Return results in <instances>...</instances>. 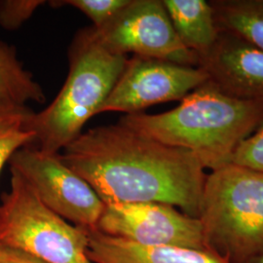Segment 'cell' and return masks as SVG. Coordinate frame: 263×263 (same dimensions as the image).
Returning a JSON list of instances; mask_svg holds the SVG:
<instances>
[{
	"label": "cell",
	"instance_id": "cell-9",
	"mask_svg": "<svg viewBox=\"0 0 263 263\" xmlns=\"http://www.w3.org/2000/svg\"><path fill=\"white\" fill-rule=\"evenodd\" d=\"M96 230L145 247L209 250L197 217L161 203H104Z\"/></svg>",
	"mask_w": 263,
	"mask_h": 263
},
{
	"label": "cell",
	"instance_id": "cell-16",
	"mask_svg": "<svg viewBox=\"0 0 263 263\" xmlns=\"http://www.w3.org/2000/svg\"><path fill=\"white\" fill-rule=\"evenodd\" d=\"M129 1L130 0H64L51 1L50 5L56 7L63 5L72 6L91 20L95 28H100L112 19Z\"/></svg>",
	"mask_w": 263,
	"mask_h": 263
},
{
	"label": "cell",
	"instance_id": "cell-8",
	"mask_svg": "<svg viewBox=\"0 0 263 263\" xmlns=\"http://www.w3.org/2000/svg\"><path fill=\"white\" fill-rule=\"evenodd\" d=\"M207 81L199 66L133 56L98 114H135L155 104L181 101Z\"/></svg>",
	"mask_w": 263,
	"mask_h": 263
},
{
	"label": "cell",
	"instance_id": "cell-15",
	"mask_svg": "<svg viewBox=\"0 0 263 263\" xmlns=\"http://www.w3.org/2000/svg\"><path fill=\"white\" fill-rule=\"evenodd\" d=\"M32 112L28 108L0 117V172L16 151L34 141V133L26 128V120Z\"/></svg>",
	"mask_w": 263,
	"mask_h": 263
},
{
	"label": "cell",
	"instance_id": "cell-10",
	"mask_svg": "<svg viewBox=\"0 0 263 263\" xmlns=\"http://www.w3.org/2000/svg\"><path fill=\"white\" fill-rule=\"evenodd\" d=\"M208 81L234 99L263 105V49L226 31L199 57Z\"/></svg>",
	"mask_w": 263,
	"mask_h": 263
},
{
	"label": "cell",
	"instance_id": "cell-4",
	"mask_svg": "<svg viewBox=\"0 0 263 263\" xmlns=\"http://www.w3.org/2000/svg\"><path fill=\"white\" fill-rule=\"evenodd\" d=\"M198 219L208 249L230 263L263 254V172L232 163L211 171Z\"/></svg>",
	"mask_w": 263,
	"mask_h": 263
},
{
	"label": "cell",
	"instance_id": "cell-17",
	"mask_svg": "<svg viewBox=\"0 0 263 263\" xmlns=\"http://www.w3.org/2000/svg\"><path fill=\"white\" fill-rule=\"evenodd\" d=\"M44 3L42 0L0 1V27L8 30L18 29Z\"/></svg>",
	"mask_w": 263,
	"mask_h": 263
},
{
	"label": "cell",
	"instance_id": "cell-2",
	"mask_svg": "<svg viewBox=\"0 0 263 263\" xmlns=\"http://www.w3.org/2000/svg\"><path fill=\"white\" fill-rule=\"evenodd\" d=\"M263 122V105L234 99L210 81L158 114L124 115L118 124L191 152L211 171L230 163L238 146Z\"/></svg>",
	"mask_w": 263,
	"mask_h": 263
},
{
	"label": "cell",
	"instance_id": "cell-6",
	"mask_svg": "<svg viewBox=\"0 0 263 263\" xmlns=\"http://www.w3.org/2000/svg\"><path fill=\"white\" fill-rule=\"evenodd\" d=\"M10 171L28 182L42 203L68 222L94 230L104 212V201L92 186L61 158L32 145L16 151Z\"/></svg>",
	"mask_w": 263,
	"mask_h": 263
},
{
	"label": "cell",
	"instance_id": "cell-14",
	"mask_svg": "<svg viewBox=\"0 0 263 263\" xmlns=\"http://www.w3.org/2000/svg\"><path fill=\"white\" fill-rule=\"evenodd\" d=\"M220 31L263 49V0L211 1Z\"/></svg>",
	"mask_w": 263,
	"mask_h": 263
},
{
	"label": "cell",
	"instance_id": "cell-21",
	"mask_svg": "<svg viewBox=\"0 0 263 263\" xmlns=\"http://www.w3.org/2000/svg\"><path fill=\"white\" fill-rule=\"evenodd\" d=\"M249 263H263V254H261L260 256L254 258V260H252L251 262Z\"/></svg>",
	"mask_w": 263,
	"mask_h": 263
},
{
	"label": "cell",
	"instance_id": "cell-7",
	"mask_svg": "<svg viewBox=\"0 0 263 263\" xmlns=\"http://www.w3.org/2000/svg\"><path fill=\"white\" fill-rule=\"evenodd\" d=\"M92 28L99 42L113 54L198 66L197 55L180 41L163 0H130L104 27Z\"/></svg>",
	"mask_w": 263,
	"mask_h": 263
},
{
	"label": "cell",
	"instance_id": "cell-19",
	"mask_svg": "<svg viewBox=\"0 0 263 263\" xmlns=\"http://www.w3.org/2000/svg\"><path fill=\"white\" fill-rule=\"evenodd\" d=\"M0 263H46L19 250L0 245Z\"/></svg>",
	"mask_w": 263,
	"mask_h": 263
},
{
	"label": "cell",
	"instance_id": "cell-12",
	"mask_svg": "<svg viewBox=\"0 0 263 263\" xmlns=\"http://www.w3.org/2000/svg\"><path fill=\"white\" fill-rule=\"evenodd\" d=\"M182 44L199 57L208 53L219 36L215 11L206 0H163Z\"/></svg>",
	"mask_w": 263,
	"mask_h": 263
},
{
	"label": "cell",
	"instance_id": "cell-13",
	"mask_svg": "<svg viewBox=\"0 0 263 263\" xmlns=\"http://www.w3.org/2000/svg\"><path fill=\"white\" fill-rule=\"evenodd\" d=\"M45 101L42 87L24 68L16 49L0 40V102L27 107L28 103L43 104Z\"/></svg>",
	"mask_w": 263,
	"mask_h": 263
},
{
	"label": "cell",
	"instance_id": "cell-3",
	"mask_svg": "<svg viewBox=\"0 0 263 263\" xmlns=\"http://www.w3.org/2000/svg\"><path fill=\"white\" fill-rule=\"evenodd\" d=\"M68 59V74L56 99L26 120V128L34 133L29 145L46 153H60L82 134L87 121L98 115L128 61V57L105 49L92 27L76 33Z\"/></svg>",
	"mask_w": 263,
	"mask_h": 263
},
{
	"label": "cell",
	"instance_id": "cell-11",
	"mask_svg": "<svg viewBox=\"0 0 263 263\" xmlns=\"http://www.w3.org/2000/svg\"><path fill=\"white\" fill-rule=\"evenodd\" d=\"M88 255L93 263H230L210 251L178 247H145L88 230Z\"/></svg>",
	"mask_w": 263,
	"mask_h": 263
},
{
	"label": "cell",
	"instance_id": "cell-5",
	"mask_svg": "<svg viewBox=\"0 0 263 263\" xmlns=\"http://www.w3.org/2000/svg\"><path fill=\"white\" fill-rule=\"evenodd\" d=\"M10 172L9 190L0 202V245L46 263H93L88 230L58 216L19 174Z\"/></svg>",
	"mask_w": 263,
	"mask_h": 263
},
{
	"label": "cell",
	"instance_id": "cell-18",
	"mask_svg": "<svg viewBox=\"0 0 263 263\" xmlns=\"http://www.w3.org/2000/svg\"><path fill=\"white\" fill-rule=\"evenodd\" d=\"M230 163L263 172V122L238 146Z\"/></svg>",
	"mask_w": 263,
	"mask_h": 263
},
{
	"label": "cell",
	"instance_id": "cell-1",
	"mask_svg": "<svg viewBox=\"0 0 263 263\" xmlns=\"http://www.w3.org/2000/svg\"><path fill=\"white\" fill-rule=\"evenodd\" d=\"M63 152L104 203H161L198 218L207 174L188 151L116 124L82 133Z\"/></svg>",
	"mask_w": 263,
	"mask_h": 263
},
{
	"label": "cell",
	"instance_id": "cell-20",
	"mask_svg": "<svg viewBox=\"0 0 263 263\" xmlns=\"http://www.w3.org/2000/svg\"><path fill=\"white\" fill-rule=\"evenodd\" d=\"M28 109V106L27 107H20V106L0 102V117L5 116V115H9V114H14V113L23 112V111H26Z\"/></svg>",
	"mask_w": 263,
	"mask_h": 263
}]
</instances>
